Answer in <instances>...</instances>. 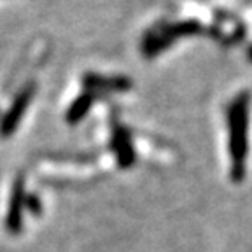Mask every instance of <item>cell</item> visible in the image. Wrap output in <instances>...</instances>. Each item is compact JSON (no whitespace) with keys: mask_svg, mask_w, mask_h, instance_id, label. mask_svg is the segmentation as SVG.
<instances>
[{"mask_svg":"<svg viewBox=\"0 0 252 252\" xmlns=\"http://www.w3.org/2000/svg\"><path fill=\"white\" fill-rule=\"evenodd\" d=\"M25 205H27L28 210H30V212H33V214H39L40 210H42V205H40L39 198L33 196V194H30V196L25 200Z\"/></svg>","mask_w":252,"mask_h":252,"instance_id":"obj_8","label":"cell"},{"mask_svg":"<svg viewBox=\"0 0 252 252\" xmlns=\"http://www.w3.org/2000/svg\"><path fill=\"white\" fill-rule=\"evenodd\" d=\"M25 189H23V179H18L12 189V198L11 205H9V214L7 220H5V226H7L9 233H20L21 229V209H23L25 203Z\"/></svg>","mask_w":252,"mask_h":252,"instance_id":"obj_4","label":"cell"},{"mask_svg":"<svg viewBox=\"0 0 252 252\" xmlns=\"http://www.w3.org/2000/svg\"><path fill=\"white\" fill-rule=\"evenodd\" d=\"M229 125V156H231V177L240 182L245 173V159H247L249 144V94L240 93L235 96L228 107Z\"/></svg>","mask_w":252,"mask_h":252,"instance_id":"obj_1","label":"cell"},{"mask_svg":"<svg viewBox=\"0 0 252 252\" xmlns=\"http://www.w3.org/2000/svg\"><path fill=\"white\" fill-rule=\"evenodd\" d=\"M84 86L98 91H125L130 90V81L125 77H103V75L88 74L83 79Z\"/></svg>","mask_w":252,"mask_h":252,"instance_id":"obj_5","label":"cell"},{"mask_svg":"<svg viewBox=\"0 0 252 252\" xmlns=\"http://www.w3.org/2000/svg\"><path fill=\"white\" fill-rule=\"evenodd\" d=\"M91 103H93V94L91 93H84V94H81V96H77L67 112V121L70 123V125L79 123L88 114Z\"/></svg>","mask_w":252,"mask_h":252,"instance_id":"obj_7","label":"cell"},{"mask_svg":"<svg viewBox=\"0 0 252 252\" xmlns=\"http://www.w3.org/2000/svg\"><path fill=\"white\" fill-rule=\"evenodd\" d=\"M198 30L196 23H177V25H170V27L159 28V30H151L146 37H144V44H142V49L149 58H153L154 55H158L159 51H163L166 46L172 44L173 39H177L179 35H188V33H193Z\"/></svg>","mask_w":252,"mask_h":252,"instance_id":"obj_2","label":"cell"},{"mask_svg":"<svg viewBox=\"0 0 252 252\" xmlns=\"http://www.w3.org/2000/svg\"><path fill=\"white\" fill-rule=\"evenodd\" d=\"M33 94H35V84L30 83L16 94V98L12 100L11 107L7 109V112L4 114L2 121H0V137H9L16 131L20 121L23 119L25 112H27L28 105L33 100Z\"/></svg>","mask_w":252,"mask_h":252,"instance_id":"obj_3","label":"cell"},{"mask_svg":"<svg viewBox=\"0 0 252 252\" xmlns=\"http://www.w3.org/2000/svg\"><path fill=\"white\" fill-rule=\"evenodd\" d=\"M112 147H114L116 154H118V161L123 168H128L131 163L135 161V151L131 147L130 133L123 128H118L112 137Z\"/></svg>","mask_w":252,"mask_h":252,"instance_id":"obj_6","label":"cell"}]
</instances>
